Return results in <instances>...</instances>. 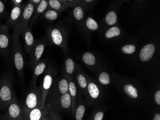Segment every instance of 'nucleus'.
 Returning <instances> with one entry per match:
<instances>
[{
    "label": "nucleus",
    "mask_w": 160,
    "mask_h": 120,
    "mask_svg": "<svg viewBox=\"0 0 160 120\" xmlns=\"http://www.w3.org/2000/svg\"><path fill=\"white\" fill-rule=\"evenodd\" d=\"M46 59L40 60L38 62L29 66L32 70V75L30 86L37 85V80L38 77L44 73L47 67Z\"/></svg>",
    "instance_id": "nucleus-12"
},
{
    "label": "nucleus",
    "mask_w": 160,
    "mask_h": 120,
    "mask_svg": "<svg viewBox=\"0 0 160 120\" xmlns=\"http://www.w3.org/2000/svg\"><path fill=\"white\" fill-rule=\"evenodd\" d=\"M26 91L23 103H22L25 116L34 108L40 105L41 100V85L30 86ZM25 120V119H24Z\"/></svg>",
    "instance_id": "nucleus-3"
},
{
    "label": "nucleus",
    "mask_w": 160,
    "mask_h": 120,
    "mask_svg": "<svg viewBox=\"0 0 160 120\" xmlns=\"http://www.w3.org/2000/svg\"><path fill=\"white\" fill-rule=\"evenodd\" d=\"M85 107L83 104L78 106L75 111V118L77 120H82L83 118L85 113Z\"/></svg>",
    "instance_id": "nucleus-29"
},
{
    "label": "nucleus",
    "mask_w": 160,
    "mask_h": 120,
    "mask_svg": "<svg viewBox=\"0 0 160 120\" xmlns=\"http://www.w3.org/2000/svg\"><path fill=\"white\" fill-rule=\"evenodd\" d=\"M16 97L13 90V74L11 70H9L0 77V110H5Z\"/></svg>",
    "instance_id": "nucleus-1"
},
{
    "label": "nucleus",
    "mask_w": 160,
    "mask_h": 120,
    "mask_svg": "<svg viewBox=\"0 0 160 120\" xmlns=\"http://www.w3.org/2000/svg\"><path fill=\"white\" fill-rule=\"evenodd\" d=\"M136 46L132 45H128L123 46L122 48V52L126 54H132L135 52Z\"/></svg>",
    "instance_id": "nucleus-32"
},
{
    "label": "nucleus",
    "mask_w": 160,
    "mask_h": 120,
    "mask_svg": "<svg viewBox=\"0 0 160 120\" xmlns=\"http://www.w3.org/2000/svg\"><path fill=\"white\" fill-rule=\"evenodd\" d=\"M96 0H80L78 3H81L85 7V8L88 7L90 5L93 4Z\"/></svg>",
    "instance_id": "nucleus-34"
},
{
    "label": "nucleus",
    "mask_w": 160,
    "mask_h": 120,
    "mask_svg": "<svg viewBox=\"0 0 160 120\" xmlns=\"http://www.w3.org/2000/svg\"><path fill=\"white\" fill-rule=\"evenodd\" d=\"M104 117V113L103 112H98L94 117V120H102Z\"/></svg>",
    "instance_id": "nucleus-35"
},
{
    "label": "nucleus",
    "mask_w": 160,
    "mask_h": 120,
    "mask_svg": "<svg viewBox=\"0 0 160 120\" xmlns=\"http://www.w3.org/2000/svg\"><path fill=\"white\" fill-rule=\"evenodd\" d=\"M57 116L49 104L44 107L38 106L26 114L24 120H47L57 119Z\"/></svg>",
    "instance_id": "nucleus-5"
},
{
    "label": "nucleus",
    "mask_w": 160,
    "mask_h": 120,
    "mask_svg": "<svg viewBox=\"0 0 160 120\" xmlns=\"http://www.w3.org/2000/svg\"><path fill=\"white\" fill-rule=\"evenodd\" d=\"M139 1H143V0H139Z\"/></svg>",
    "instance_id": "nucleus-43"
},
{
    "label": "nucleus",
    "mask_w": 160,
    "mask_h": 120,
    "mask_svg": "<svg viewBox=\"0 0 160 120\" xmlns=\"http://www.w3.org/2000/svg\"><path fill=\"white\" fill-rule=\"evenodd\" d=\"M79 1L80 0H68V1H67V6H68V7H69V6L72 7V6L75 5L76 3H78Z\"/></svg>",
    "instance_id": "nucleus-36"
},
{
    "label": "nucleus",
    "mask_w": 160,
    "mask_h": 120,
    "mask_svg": "<svg viewBox=\"0 0 160 120\" xmlns=\"http://www.w3.org/2000/svg\"><path fill=\"white\" fill-rule=\"evenodd\" d=\"M153 120H160V114H156L153 118Z\"/></svg>",
    "instance_id": "nucleus-40"
},
{
    "label": "nucleus",
    "mask_w": 160,
    "mask_h": 120,
    "mask_svg": "<svg viewBox=\"0 0 160 120\" xmlns=\"http://www.w3.org/2000/svg\"><path fill=\"white\" fill-rule=\"evenodd\" d=\"M82 61L88 66H92L96 63V58L92 53L89 52L84 53L82 55Z\"/></svg>",
    "instance_id": "nucleus-21"
},
{
    "label": "nucleus",
    "mask_w": 160,
    "mask_h": 120,
    "mask_svg": "<svg viewBox=\"0 0 160 120\" xmlns=\"http://www.w3.org/2000/svg\"><path fill=\"white\" fill-rule=\"evenodd\" d=\"M155 52V46L153 44H148L143 46L140 54V58L143 62H146L151 60Z\"/></svg>",
    "instance_id": "nucleus-15"
},
{
    "label": "nucleus",
    "mask_w": 160,
    "mask_h": 120,
    "mask_svg": "<svg viewBox=\"0 0 160 120\" xmlns=\"http://www.w3.org/2000/svg\"><path fill=\"white\" fill-rule=\"evenodd\" d=\"M56 104L59 105L61 107V108H62L65 110L69 109L72 105V101H71V96L70 94L66 93L62 95L60 100L59 101H58Z\"/></svg>",
    "instance_id": "nucleus-17"
},
{
    "label": "nucleus",
    "mask_w": 160,
    "mask_h": 120,
    "mask_svg": "<svg viewBox=\"0 0 160 120\" xmlns=\"http://www.w3.org/2000/svg\"><path fill=\"white\" fill-rule=\"evenodd\" d=\"M26 4H21L13 6L10 16L5 25L8 29L14 30L16 28L23 13Z\"/></svg>",
    "instance_id": "nucleus-11"
},
{
    "label": "nucleus",
    "mask_w": 160,
    "mask_h": 120,
    "mask_svg": "<svg viewBox=\"0 0 160 120\" xmlns=\"http://www.w3.org/2000/svg\"><path fill=\"white\" fill-rule=\"evenodd\" d=\"M7 12L5 8V3L0 0V20L6 17Z\"/></svg>",
    "instance_id": "nucleus-33"
},
{
    "label": "nucleus",
    "mask_w": 160,
    "mask_h": 120,
    "mask_svg": "<svg viewBox=\"0 0 160 120\" xmlns=\"http://www.w3.org/2000/svg\"><path fill=\"white\" fill-rule=\"evenodd\" d=\"M99 80L101 83L104 85H108L110 82V77L107 72H103L101 73L99 78Z\"/></svg>",
    "instance_id": "nucleus-31"
},
{
    "label": "nucleus",
    "mask_w": 160,
    "mask_h": 120,
    "mask_svg": "<svg viewBox=\"0 0 160 120\" xmlns=\"http://www.w3.org/2000/svg\"><path fill=\"white\" fill-rule=\"evenodd\" d=\"M87 89L90 95L92 98H97L99 96V90L96 84L92 82L90 83L87 87Z\"/></svg>",
    "instance_id": "nucleus-25"
},
{
    "label": "nucleus",
    "mask_w": 160,
    "mask_h": 120,
    "mask_svg": "<svg viewBox=\"0 0 160 120\" xmlns=\"http://www.w3.org/2000/svg\"><path fill=\"white\" fill-rule=\"evenodd\" d=\"M85 25L88 29L92 31L97 30L98 28V25L95 20L91 17H88L86 20Z\"/></svg>",
    "instance_id": "nucleus-28"
},
{
    "label": "nucleus",
    "mask_w": 160,
    "mask_h": 120,
    "mask_svg": "<svg viewBox=\"0 0 160 120\" xmlns=\"http://www.w3.org/2000/svg\"><path fill=\"white\" fill-rule=\"evenodd\" d=\"M77 80L79 86L82 89H85L87 87V83L85 77L83 74L79 73L77 76Z\"/></svg>",
    "instance_id": "nucleus-30"
},
{
    "label": "nucleus",
    "mask_w": 160,
    "mask_h": 120,
    "mask_svg": "<svg viewBox=\"0 0 160 120\" xmlns=\"http://www.w3.org/2000/svg\"><path fill=\"white\" fill-rule=\"evenodd\" d=\"M124 1H128V0H124Z\"/></svg>",
    "instance_id": "nucleus-44"
},
{
    "label": "nucleus",
    "mask_w": 160,
    "mask_h": 120,
    "mask_svg": "<svg viewBox=\"0 0 160 120\" xmlns=\"http://www.w3.org/2000/svg\"><path fill=\"white\" fill-rule=\"evenodd\" d=\"M154 98H155V101L156 102V103L157 104L160 105V91H157V93L155 94V96H154Z\"/></svg>",
    "instance_id": "nucleus-37"
},
{
    "label": "nucleus",
    "mask_w": 160,
    "mask_h": 120,
    "mask_svg": "<svg viewBox=\"0 0 160 120\" xmlns=\"http://www.w3.org/2000/svg\"><path fill=\"white\" fill-rule=\"evenodd\" d=\"M4 2H5H5H6V1H7V0H4Z\"/></svg>",
    "instance_id": "nucleus-42"
},
{
    "label": "nucleus",
    "mask_w": 160,
    "mask_h": 120,
    "mask_svg": "<svg viewBox=\"0 0 160 120\" xmlns=\"http://www.w3.org/2000/svg\"><path fill=\"white\" fill-rule=\"evenodd\" d=\"M41 1V0H28V2H32L33 4L35 5V7H36V6L40 3Z\"/></svg>",
    "instance_id": "nucleus-38"
},
{
    "label": "nucleus",
    "mask_w": 160,
    "mask_h": 120,
    "mask_svg": "<svg viewBox=\"0 0 160 120\" xmlns=\"http://www.w3.org/2000/svg\"><path fill=\"white\" fill-rule=\"evenodd\" d=\"M59 12H60L54 10L52 9L48 8L40 16V19L48 21H53L58 18Z\"/></svg>",
    "instance_id": "nucleus-18"
},
{
    "label": "nucleus",
    "mask_w": 160,
    "mask_h": 120,
    "mask_svg": "<svg viewBox=\"0 0 160 120\" xmlns=\"http://www.w3.org/2000/svg\"><path fill=\"white\" fill-rule=\"evenodd\" d=\"M44 73V76L43 78L42 84H41V100L39 105L41 107L45 106L48 94L53 82V77L52 75V72H50V69L47 67Z\"/></svg>",
    "instance_id": "nucleus-9"
},
{
    "label": "nucleus",
    "mask_w": 160,
    "mask_h": 120,
    "mask_svg": "<svg viewBox=\"0 0 160 120\" xmlns=\"http://www.w3.org/2000/svg\"><path fill=\"white\" fill-rule=\"evenodd\" d=\"M24 41V47L26 53L29 54L35 43L36 39L31 31V28L28 26L21 34Z\"/></svg>",
    "instance_id": "nucleus-13"
},
{
    "label": "nucleus",
    "mask_w": 160,
    "mask_h": 120,
    "mask_svg": "<svg viewBox=\"0 0 160 120\" xmlns=\"http://www.w3.org/2000/svg\"><path fill=\"white\" fill-rule=\"evenodd\" d=\"M8 29L5 25H0V55L6 57L9 55L11 42Z\"/></svg>",
    "instance_id": "nucleus-10"
},
{
    "label": "nucleus",
    "mask_w": 160,
    "mask_h": 120,
    "mask_svg": "<svg viewBox=\"0 0 160 120\" xmlns=\"http://www.w3.org/2000/svg\"><path fill=\"white\" fill-rule=\"evenodd\" d=\"M72 10V15L75 20L80 22L83 20L84 17V9L85 7L81 3H76Z\"/></svg>",
    "instance_id": "nucleus-16"
},
{
    "label": "nucleus",
    "mask_w": 160,
    "mask_h": 120,
    "mask_svg": "<svg viewBox=\"0 0 160 120\" xmlns=\"http://www.w3.org/2000/svg\"><path fill=\"white\" fill-rule=\"evenodd\" d=\"M75 70V64L74 61L71 58H69L65 61V71L68 75L73 74Z\"/></svg>",
    "instance_id": "nucleus-27"
},
{
    "label": "nucleus",
    "mask_w": 160,
    "mask_h": 120,
    "mask_svg": "<svg viewBox=\"0 0 160 120\" xmlns=\"http://www.w3.org/2000/svg\"><path fill=\"white\" fill-rule=\"evenodd\" d=\"M35 9V5L32 2L28 1L26 3L18 24L13 30V34L12 36V42H13L18 38L24 29L28 26L29 22L32 18Z\"/></svg>",
    "instance_id": "nucleus-4"
},
{
    "label": "nucleus",
    "mask_w": 160,
    "mask_h": 120,
    "mask_svg": "<svg viewBox=\"0 0 160 120\" xmlns=\"http://www.w3.org/2000/svg\"><path fill=\"white\" fill-rule=\"evenodd\" d=\"M105 20H106V23L109 26L115 25L118 21L117 13L114 11L109 12L106 16Z\"/></svg>",
    "instance_id": "nucleus-24"
},
{
    "label": "nucleus",
    "mask_w": 160,
    "mask_h": 120,
    "mask_svg": "<svg viewBox=\"0 0 160 120\" xmlns=\"http://www.w3.org/2000/svg\"><path fill=\"white\" fill-rule=\"evenodd\" d=\"M121 34V30L119 27L117 26H113L110 28L106 33V37L108 39L119 36Z\"/></svg>",
    "instance_id": "nucleus-26"
},
{
    "label": "nucleus",
    "mask_w": 160,
    "mask_h": 120,
    "mask_svg": "<svg viewBox=\"0 0 160 120\" xmlns=\"http://www.w3.org/2000/svg\"><path fill=\"white\" fill-rule=\"evenodd\" d=\"M47 43V38H42L39 39H36L35 44L31 51L29 54L31 59V61L29 63V67L37 63L41 60V57L46 47Z\"/></svg>",
    "instance_id": "nucleus-8"
},
{
    "label": "nucleus",
    "mask_w": 160,
    "mask_h": 120,
    "mask_svg": "<svg viewBox=\"0 0 160 120\" xmlns=\"http://www.w3.org/2000/svg\"><path fill=\"white\" fill-rule=\"evenodd\" d=\"M56 89L58 93H60L61 95L68 93L69 90V83L67 79H61L58 83Z\"/></svg>",
    "instance_id": "nucleus-20"
},
{
    "label": "nucleus",
    "mask_w": 160,
    "mask_h": 120,
    "mask_svg": "<svg viewBox=\"0 0 160 120\" xmlns=\"http://www.w3.org/2000/svg\"><path fill=\"white\" fill-rule=\"evenodd\" d=\"M69 90L70 95L71 96L72 104L73 106V110H74V101L75 97L77 95V88L76 85L73 81H71L69 83Z\"/></svg>",
    "instance_id": "nucleus-23"
},
{
    "label": "nucleus",
    "mask_w": 160,
    "mask_h": 120,
    "mask_svg": "<svg viewBox=\"0 0 160 120\" xmlns=\"http://www.w3.org/2000/svg\"><path fill=\"white\" fill-rule=\"evenodd\" d=\"M48 7V0H41L40 3L36 6L30 21V24L28 26L31 28L34 24H36V21L44 12Z\"/></svg>",
    "instance_id": "nucleus-14"
},
{
    "label": "nucleus",
    "mask_w": 160,
    "mask_h": 120,
    "mask_svg": "<svg viewBox=\"0 0 160 120\" xmlns=\"http://www.w3.org/2000/svg\"><path fill=\"white\" fill-rule=\"evenodd\" d=\"M12 43V51L11 57V62L12 67L18 73L19 79L21 82L24 81L26 61L25 56L19 38Z\"/></svg>",
    "instance_id": "nucleus-2"
},
{
    "label": "nucleus",
    "mask_w": 160,
    "mask_h": 120,
    "mask_svg": "<svg viewBox=\"0 0 160 120\" xmlns=\"http://www.w3.org/2000/svg\"><path fill=\"white\" fill-rule=\"evenodd\" d=\"M59 1H60L61 2H62L65 5H66V6H67V1H68V0H59Z\"/></svg>",
    "instance_id": "nucleus-41"
},
{
    "label": "nucleus",
    "mask_w": 160,
    "mask_h": 120,
    "mask_svg": "<svg viewBox=\"0 0 160 120\" xmlns=\"http://www.w3.org/2000/svg\"><path fill=\"white\" fill-rule=\"evenodd\" d=\"M126 94L132 98H136L138 97L137 89L132 84L126 85L124 87Z\"/></svg>",
    "instance_id": "nucleus-22"
},
{
    "label": "nucleus",
    "mask_w": 160,
    "mask_h": 120,
    "mask_svg": "<svg viewBox=\"0 0 160 120\" xmlns=\"http://www.w3.org/2000/svg\"><path fill=\"white\" fill-rule=\"evenodd\" d=\"M7 111L5 114L0 117L1 120H24L25 114L22 103H19L17 98L10 103L7 106Z\"/></svg>",
    "instance_id": "nucleus-6"
},
{
    "label": "nucleus",
    "mask_w": 160,
    "mask_h": 120,
    "mask_svg": "<svg viewBox=\"0 0 160 120\" xmlns=\"http://www.w3.org/2000/svg\"><path fill=\"white\" fill-rule=\"evenodd\" d=\"M47 36L49 41L53 44L63 48L66 47V35L61 28L49 27L47 29Z\"/></svg>",
    "instance_id": "nucleus-7"
},
{
    "label": "nucleus",
    "mask_w": 160,
    "mask_h": 120,
    "mask_svg": "<svg viewBox=\"0 0 160 120\" xmlns=\"http://www.w3.org/2000/svg\"><path fill=\"white\" fill-rule=\"evenodd\" d=\"M12 2H13V6H14V5L21 4L22 0H12Z\"/></svg>",
    "instance_id": "nucleus-39"
},
{
    "label": "nucleus",
    "mask_w": 160,
    "mask_h": 120,
    "mask_svg": "<svg viewBox=\"0 0 160 120\" xmlns=\"http://www.w3.org/2000/svg\"><path fill=\"white\" fill-rule=\"evenodd\" d=\"M68 7L59 0H48V7L57 11L61 12L66 9Z\"/></svg>",
    "instance_id": "nucleus-19"
}]
</instances>
